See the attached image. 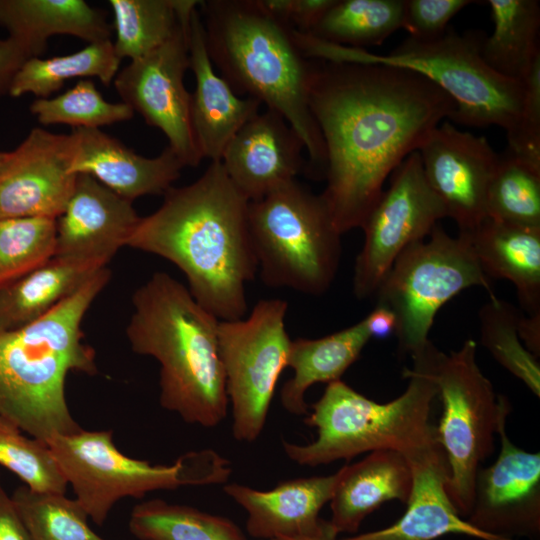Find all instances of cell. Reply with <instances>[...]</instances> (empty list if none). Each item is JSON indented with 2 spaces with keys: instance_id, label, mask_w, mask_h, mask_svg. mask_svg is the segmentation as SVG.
Segmentation results:
<instances>
[{
  "instance_id": "1",
  "label": "cell",
  "mask_w": 540,
  "mask_h": 540,
  "mask_svg": "<svg viewBox=\"0 0 540 540\" xmlns=\"http://www.w3.org/2000/svg\"><path fill=\"white\" fill-rule=\"evenodd\" d=\"M309 106L323 138L321 193L337 230L361 228L387 177L456 105L416 72L312 59Z\"/></svg>"
},
{
  "instance_id": "2",
  "label": "cell",
  "mask_w": 540,
  "mask_h": 540,
  "mask_svg": "<svg viewBox=\"0 0 540 540\" xmlns=\"http://www.w3.org/2000/svg\"><path fill=\"white\" fill-rule=\"evenodd\" d=\"M163 196L155 212L140 217L126 246L176 265L193 298L218 320L243 318L246 284L258 272L249 201L220 161H212L193 183L172 186Z\"/></svg>"
},
{
  "instance_id": "3",
  "label": "cell",
  "mask_w": 540,
  "mask_h": 540,
  "mask_svg": "<svg viewBox=\"0 0 540 540\" xmlns=\"http://www.w3.org/2000/svg\"><path fill=\"white\" fill-rule=\"evenodd\" d=\"M198 7L220 76L239 96L281 114L305 145V173L324 179L325 146L309 106L312 60L302 54L291 29L261 0H207Z\"/></svg>"
},
{
  "instance_id": "4",
  "label": "cell",
  "mask_w": 540,
  "mask_h": 540,
  "mask_svg": "<svg viewBox=\"0 0 540 540\" xmlns=\"http://www.w3.org/2000/svg\"><path fill=\"white\" fill-rule=\"evenodd\" d=\"M126 336L133 352L160 364L159 401L186 423L211 428L227 415L219 321L188 288L154 273L132 296Z\"/></svg>"
},
{
  "instance_id": "5",
  "label": "cell",
  "mask_w": 540,
  "mask_h": 540,
  "mask_svg": "<svg viewBox=\"0 0 540 540\" xmlns=\"http://www.w3.org/2000/svg\"><path fill=\"white\" fill-rule=\"evenodd\" d=\"M110 279L107 267L40 319L0 331V415L47 442L82 428L70 412V372L97 373L94 350L83 342L82 320Z\"/></svg>"
},
{
  "instance_id": "6",
  "label": "cell",
  "mask_w": 540,
  "mask_h": 540,
  "mask_svg": "<svg viewBox=\"0 0 540 540\" xmlns=\"http://www.w3.org/2000/svg\"><path fill=\"white\" fill-rule=\"evenodd\" d=\"M439 352L429 340L411 354L413 366L403 371L409 383L387 403L375 402L341 380L327 384L305 418L316 428V438L303 445L282 441L286 456L298 465L316 467L377 450L407 457L436 442L430 414L438 396L434 367Z\"/></svg>"
},
{
  "instance_id": "7",
  "label": "cell",
  "mask_w": 540,
  "mask_h": 540,
  "mask_svg": "<svg viewBox=\"0 0 540 540\" xmlns=\"http://www.w3.org/2000/svg\"><path fill=\"white\" fill-rule=\"evenodd\" d=\"M482 31L460 34L452 27L431 40L405 39L387 54L368 52L293 31L302 54L331 62L381 64L421 74L455 102L453 121L473 127L499 126L508 142L518 129L525 85L494 71L483 59Z\"/></svg>"
},
{
  "instance_id": "8",
  "label": "cell",
  "mask_w": 540,
  "mask_h": 540,
  "mask_svg": "<svg viewBox=\"0 0 540 540\" xmlns=\"http://www.w3.org/2000/svg\"><path fill=\"white\" fill-rule=\"evenodd\" d=\"M248 223L263 283L321 295L333 283L341 233L321 194L294 179L250 201Z\"/></svg>"
},
{
  "instance_id": "9",
  "label": "cell",
  "mask_w": 540,
  "mask_h": 540,
  "mask_svg": "<svg viewBox=\"0 0 540 540\" xmlns=\"http://www.w3.org/2000/svg\"><path fill=\"white\" fill-rule=\"evenodd\" d=\"M75 499L97 525L126 497L157 490L224 483L228 462L211 450L191 452L170 465L151 464L122 453L111 430L55 435L46 442Z\"/></svg>"
},
{
  "instance_id": "10",
  "label": "cell",
  "mask_w": 540,
  "mask_h": 540,
  "mask_svg": "<svg viewBox=\"0 0 540 540\" xmlns=\"http://www.w3.org/2000/svg\"><path fill=\"white\" fill-rule=\"evenodd\" d=\"M476 349V342L468 339L448 355L440 351L434 367L443 406L436 436L449 466L446 490L465 519L472 508L477 472L494 451L501 420L511 412L508 399L496 394L479 368Z\"/></svg>"
},
{
  "instance_id": "11",
  "label": "cell",
  "mask_w": 540,
  "mask_h": 540,
  "mask_svg": "<svg viewBox=\"0 0 540 540\" xmlns=\"http://www.w3.org/2000/svg\"><path fill=\"white\" fill-rule=\"evenodd\" d=\"M428 236L399 254L374 294L394 314L399 350L409 354L429 341L436 313L461 291L480 286L495 295L465 235L437 224Z\"/></svg>"
},
{
  "instance_id": "12",
  "label": "cell",
  "mask_w": 540,
  "mask_h": 540,
  "mask_svg": "<svg viewBox=\"0 0 540 540\" xmlns=\"http://www.w3.org/2000/svg\"><path fill=\"white\" fill-rule=\"evenodd\" d=\"M288 304L259 300L246 318L218 324L220 357L231 404L232 433L251 443L262 433L291 339L285 329Z\"/></svg>"
},
{
  "instance_id": "13",
  "label": "cell",
  "mask_w": 540,
  "mask_h": 540,
  "mask_svg": "<svg viewBox=\"0 0 540 540\" xmlns=\"http://www.w3.org/2000/svg\"><path fill=\"white\" fill-rule=\"evenodd\" d=\"M447 211L428 183L418 151L410 153L392 172L364 221V243L353 275V293L362 300L374 296L399 254L425 239Z\"/></svg>"
},
{
  "instance_id": "14",
  "label": "cell",
  "mask_w": 540,
  "mask_h": 540,
  "mask_svg": "<svg viewBox=\"0 0 540 540\" xmlns=\"http://www.w3.org/2000/svg\"><path fill=\"white\" fill-rule=\"evenodd\" d=\"M192 11L170 39L144 57L131 60L113 81L122 102L148 125L163 132L168 147L184 167H196L203 160L192 129L191 94L184 85L189 68L188 24Z\"/></svg>"
},
{
  "instance_id": "15",
  "label": "cell",
  "mask_w": 540,
  "mask_h": 540,
  "mask_svg": "<svg viewBox=\"0 0 540 540\" xmlns=\"http://www.w3.org/2000/svg\"><path fill=\"white\" fill-rule=\"evenodd\" d=\"M501 420L497 435L500 451L493 464L480 468L467 522L497 537L540 535V454L516 446Z\"/></svg>"
},
{
  "instance_id": "16",
  "label": "cell",
  "mask_w": 540,
  "mask_h": 540,
  "mask_svg": "<svg viewBox=\"0 0 540 540\" xmlns=\"http://www.w3.org/2000/svg\"><path fill=\"white\" fill-rule=\"evenodd\" d=\"M74 138L33 128L0 164V218H58L73 193Z\"/></svg>"
},
{
  "instance_id": "17",
  "label": "cell",
  "mask_w": 540,
  "mask_h": 540,
  "mask_svg": "<svg viewBox=\"0 0 540 540\" xmlns=\"http://www.w3.org/2000/svg\"><path fill=\"white\" fill-rule=\"evenodd\" d=\"M417 151L428 183L442 201L447 217L468 232L486 216V196L499 155L483 136L448 122L435 127Z\"/></svg>"
},
{
  "instance_id": "18",
  "label": "cell",
  "mask_w": 540,
  "mask_h": 540,
  "mask_svg": "<svg viewBox=\"0 0 540 540\" xmlns=\"http://www.w3.org/2000/svg\"><path fill=\"white\" fill-rule=\"evenodd\" d=\"M140 217L125 199L88 174H78L64 212L56 219L54 256L106 267Z\"/></svg>"
},
{
  "instance_id": "19",
  "label": "cell",
  "mask_w": 540,
  "mask_h": 540,
  "mask_svg": "<svg viewBox=\"0 0 540 540\" xmlns=\"http://www.w3.org/2000/svg\"><path fill=\"white\" fill-rule=\"evenodd\" d=\"M305 145L278 112L266 108L247 121L226 146L220 162L250 202L305 172Z\"/></svg>"
},
{
  "instance_id": "20",
  "label": "cell",
  "mask_w": 540,
  "mask_h": 540,
  "mask_svg": "<svg viewBox=\"0 0 540 540\" xmlns=\"http://www.w3.org/2000/svg\"><path fill=\"white\" fill-rule=\"evenodd\" d=\"M412 488L404 514L392 525L341 540H435L448 534L479 540H512L473 527L453 506L446 485L449 466L438 441L405 457Z\"/></svg>"
},
{
  "instance_id": "21",
  "label": "cell",
  "mask_w": 540,
  "mask_h": 540,
  "mask_svg": "<svg viewBox=\"0 0 540 540\" xmlns=\"http://www.w3.org/2000/svg\"><path fill=\"white\" fill-rule=\"evenodd\" d=\"M339 471L280 482L270 490L231 483L223 491L247 512L246 529L254 538L269 540L314 536L327 526L320 518L330 502Z\"/></svg>"
},
{
  "instance_id": "22",
  "label": "cell",
  "mask_w": 540,
  "mask_h": 540,
  "mask_svg": "<svg viewBox=\"0 0 540 540\" xmlns=\"http://www.w3.org/2000/svg\"><path fill=\"white\" fill-rule=\"evenodd\" d=\"M188 51L189 68L195 77L190 116L196 144L203 159L220 161L230 140L260 112L262 104L254 98L239 96L214 71L198 5L189 19Z\"/></svg>"
},
{
  "instance_id": "23",
  "label": "cell",
  "mask_w": 540,
  "mask_h": 540,
  "mask_svg": "<svg viewBox=\"0 0 540 540\" xmlns=\"http://www.w3.org/2000/svg\"><path fill=\"white\" fill-rule=\"evenodd\" d=\"M71 134L72 172L88 174L132 202L144 195H163L184 167L168 146L158 156L148 158L100 129L77 128Z\"/></svg>"
},
{
  "instance_id": "24",
  "label": "cell",
  "mask_w": 540,
  "mask_h": 540,
  "mask_svg": "<svg viewBox=\"0 0 540 540\" xmlns=\"http://www.w3.org/2000/svg\"><path fill=\"white\" fill-rule=\"evenodd\" d=\"M338 471L328 521L336 535L357 532L364 519L384 503L398 500L405 504L409 498L411 469L406 458L397 451L370 452Z\"/></svg>"
},
{
  "instance_id": "25",
  "label": "cell",
  "mask_w": 540,
  "mask_h": 540,
  "mask_svg": "<svg viewBox=\"0 0 540 540\" xmlns=\"http://www.w3.org/2000/svg\"><path fill=\"white\" fill-rule=\"evenodd\" d=\"M0 27L30 58L45 52L54 35L95 43L112 34L104 13L84 0H0Z\"/></svg>"
},
{
  "instance_id": "26",
  "label": "cell",
  "mask_w": 540,
  "mask_h": 540,
  "mask_svg": "<svg viewBox=\"0 0 540 540\" xmlns=\"http://www.w3.org/2000/svg\"><path fill=\"white\" fill-rule=\"evenodd\" d=\"M460 234L489 279L509 280L529 315L540 313V229L485 218Z\"/></svg>"
},
{
  "instance_id": "27",
  "label": "cell",
  "mask_w": 540,
  "mask_h": 540,
  "mask_svg": "<svg viewBox=\"0 0 540 540\" xmlns=\"http://www.w3.org/2000/svg\"><path fill=\"white\" fill-rule=\"evenodd\" d=\"M371 339L364 319L321 338L291 340L287 367L293 376L281 388L283 408L293 415L308 414L306 391L316 383L341 380Z\"/></svg>"
},
{
  "instance_id": "28",
  "label": "cell",
  "mask_w": 540,
  "mask_h": 540,
  "mask_svg": "<svg viewBox=\"0 0 540 540\" xmlns=\"http://www.w3.org/2000/svg\"><path fill=\"white\" fill-rule=\"evenodd\" d=\"M105 267L53 256L0 288V331L26 326L78 291Z\"/></svg>"
},
{
  "instance_id": "29",
  "label": "cell",
  "mask_w": 540,
  "mask_h": 540,
  "mask_svg": "<svg viewBox=\"0 0 540 540\" xmlns=\"http://www.w3.org/2000/svg\"><path fill=\"white\" fill-rule=\"evenodd\" d=\"M493 32L485 36L482 57L497 73L524 81L540 56V2L538 0H488Z\"/></svg>"
},
{
  "instance_id": "30",
  "label": "cell",
  "mask_w": 540,
  "mask_h": 540,
  "mask_svg": "<svg viewBox=\"0 0 540 540\" xmlns=\"http://www.w3.org/2000/svg\"><path fill=\"white\" fill-rule=\"evenodd\" d=\"M120 63L111 40L89 43L68 55L30 58L16 72L8 95L33 94L38 98H48L67 80L74 78L96 77L103 85L109 86L119 71Z\"/></svg>"
},
{
  "instance_id": "31",
  "label": "cell",
  "mask_w": 540,
  "mask_h": 540,
  "mask_svg": "<svg viewBox=\"0 0 540 540\" xmlns=\"http://www.w3.org/2000/svg\"><path fill=\"white\" fill-rule=\"evenodd\" d=\"M117 56L136 60L164 44L199 3L195 0H109Z\"/></svg>"
},
{
  "instance_id": "32",
  "label": "cell",
  "mask_w": 540,
  "mask_h": 540,
  "mask_svg": "<svg viewBox=\"0 0 540 540\" xmlns=\"http://www.w3.org/2000/svg\"><path fill=\"white\" fill-rule=\"evenodd\" d=\"M404 0H336L311 36L356 49L381 45L402 28Z\"/></svg>"
},
{
  "instance_id": "33",
  "label": "cell",
  "mask_w": 540,
  "mask_h": 540,
  "mask_svg": "<svg viewBox=\"0 0 540 540\" xmlns=\"http://www.w3.org/2000/svg\"><path fill=\"white\" fill-rule=\"evenodd\" d=\"M129 530L139 540H246L230 519L152 499L136 505Z\"/></svg>"
},
{
  "instance_id": "34",
  "label": "cell",
  "mask_w": 540,
  "mask_h": 540,
  "mask_svg": "<svg viewBox=\"0 0 540 540\" xmlns=\"http://www.w3.org/2000/svg\"><path fill=\"white\" fill-rule=\"evenodd\" d=\"M486 216L516 226L540 229V167L508 149L499 155L487 190Z\"/></svg>"
},
{
  "instance_id": "35",
  "label": "cell",
  "mask_w": 540,
  "mask_h": 540,
  "mask_svg": "<svg viewBox=\"0 0 540 540\" xmlns=\"http://www.w3.org/2000/svg\"><path fill=\"white\" fill-rule=\"evenodd\" d=\"M11 497L32 540H105L89 526V517L78 501L65 493L23 485Z\"/></svg>"
},
{
  "instance_id": "36",
  "label": "cell",
  "mask_w": 540,
  "mask_h": 540,
  "mask_svg": "<svg viewBox=\"0 0 540 540\" xmlns=\"http://www.w3.org/2000/svg\"><path fill=\"white\" fill-rule=\"evenodd\" d=\"M520 311L496 295L489 297L479 311L480 341L493 358L540 396V365L518 334Z\"/></svg>"
},
{
  "instance_id": "37",
  "label": "cell",
  "mask_w": 540,
  "mask_h": 540,
  "mask_svg": "<svg viewBox=\"0 0 540 540\" xmlns=\"http://www.w3.org/2000/svg\"><path fill=\"white\" fill-rule=\"evenodd\" d=\"M30 111L43 125L63 124L73 129H100L130 120L135 113L123 102L107 101L89 79L79 80L56 97L36 99Z\"/></svg>"
},
{
  "instance_id": "38",
  "label": "cell",
  "mask_w": 540,
  "mask_h": 540,
  "mask_svg": "<svg viewBox=\"0 0 540 540\" xmlns=\"http://www.w3.org/2000/svg\"><path fill=\"white\" fill-rule=\"evenodd\" d=\"M56 218H0V288L54 256Z\"/></svg>"
},
{
  "instance_id": "39",
  "label": "cell",
  "mask_w": 540,
  "mask_h": 540,
  "mask_svg": "<svg viewBox=\"0 0 540 540\" xmlns=\"http://www.w3.org/2000/svg\"><path fill=\"white\" fill-rule=\"evenodd\" d=\"M0 465L27 487L41 492L65 493L67 482L45 441L27 437L11 420L0 415Z\"/></svg>"
},
{
  "instance_id": "40",
  "label": "cell",
  "mask_w": 540,
  "mask_h": 540,
  "mask_svg": "<svg viewBox=\"0 0 540 540\" xmlns=\"http://www.w3.org/2000/svg\"><path fill=\"white\" fill-rule=\"evenodd\" d=\"M523 108L514 138L508 142V150L540 167V56L534 61L524 79Z\"/></svg>"
},
{
  "instance_id": "41",
  "label": "cell",
  "mask_w": 540,
  "mask_h": 540,
  "mask_svg": "<svg viewBox=\"0 0 540 540\" xmlns=\"http://www.w3.org/2000/svg\"><path fill=\"white\" fill-rule=\"evenodd\" d=\"M471 0H404L402 28L417 40L441 36L448 23Z\"/></svg>"
},
{
  "instance_id": "42",
  "label": "cell",
  "mask_w": 540,
  "mask_h": 540,
  "mask_svg": "<svg viewBox=\"0 0 540 540\" xmlns=\"http://www.w3.org/2000/svg\"><path fill=\"white\" fill-rule=\"evenodd\" d=\"M264 7L290 29L309 34L336 0H261Z\"/></svg>"
},
{
  "instance_id": "43",
  "label": "cell",
  "mask_w": 540,
  "mask_h": 540,
  "mask_svg": "<svg viewBox=\"0 0 540 540\" xmlns=\"http://www.w3.org/2000/svg\"><path fill=\"white\" fill-rule=\"evenodd\" d=\"M28 59V54L15 40L10 37L0 40V96L9 93L16 72Z\"/></svg>"
},
{
  "instance_id": "44",
  "label": "cell",
  "mask_w": 540,
  "mask_h": 540,
  "mask_svg": "<svg viewBox=\"0 0 540 540\" xmlns=\"http://www.w3.org/2000/svg\"><path fill=\"white\" fill-rule=\"evenodd\" d=\"M0 540H32L16 506L0 479Z\"/></svg>"
},
{
  "instance_id": "45",
  "label": "cell",
  "mask_w": 540,
  "mask_h": 540,
  "mask_svg": "<svg viewBox=\"0 0 540 540\" xmlns=\"http://www.w3.org/2000/svg\"><path fill=\"white\" fill-rule=\"evenodd\" d=\"M371 338H385L395 332L396 319L386 307L375 305V308L364 318Z\"/></svg>"
},
{
  "instance_id": "46",
  "label": "cell",
  "mask_w": 540,
  "mask_h": 540,
  "mask_svg": "<svg viewBox=\"0 0 540 540\" xmlns=\"http://www.w3.org/2000/svg\"><path fill=\"white\" fill-rule=\"evenodd\" d=\"M519 337L535 357L540 356V313L529 315L528 318L521 316L518 325Z\"/></svg>"
},
{
  "instance_id": "47",
  "label": "cell",
  "mask_w": 540,
  "mask_h": 540,
  "mask_svg": "<svg viewBox=\"0 0 540 540\" xmlns=\"http://www.w3.org/2000/svg\"><path fill=\"white\" fill-rule=\"evenodd\" d=\"M338 535H336L333 530L331 529L328 521H327V526L325 527V529L317 534V535H314V536H306V537H296V538H285V537H282V538H278L279 540H341V539H338L337 538Z\"/></svg>"
},
{
  "instance_id": "48",
  "label": "cell",
  "mask_w": 540,
  "mask_h": 540,
  "mask_svg": "<svg viewBox=\"0 0 540 540\" xmlns=\"http://www.w3.org/2000/svg\"><path fill=\"white\" fill-rule=\"evenodd\" d=\"M5 154H6V152H0V164L4 160Z\"/></svg>"
},
{
  "instance_id": "49",
  "label": "cell",
  "mask_w": 540,
  "mask_h": 540,
  "mask_svg": "<svg viewBox=\"0 0 540 540\" xmlns=\"http://www.w3.org/2000/svg\"><path fill=\"white\" fill-rule=\"evenodd\" d=\"M269 540H279V539H278V538H276V539H269Z\"/></svg>"
}]
</instances>
